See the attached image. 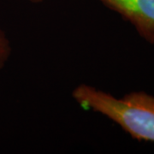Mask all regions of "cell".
Returning <instances> with one entry per match:
<instances>
[{"mask_svg":"<svg viewBox=\"0 0 154 154\" xmlns=\"http://www.w3.org/2000/svg\"><path fill=\"white\" fill-rule=\"evenodd\" d=\"M72 98L83 110L104 116L133 139L154 143V95L134 91L116 98L82 83L72 91Z\"/></svg>","mask_w":154,"mask_h":154,"instance_id":"1","label":"cell"},{"mask_svg":"<svg viewBox=\"0 0 154 154\" xmlns=\"http://www.w3.org/2000/svg\"><path fill=\"white\" fill-rule=\"evenodd\" d=\"M129 22L138 34L154 45V0H98Z\"/></svg>","mask_w":154,"mask_h":154,"instance_id":"2","label":"cell"},{"mask_svg":"<svg viewBox=\"0 0 154 154\" xmlns=\"http://www.w3.org/2000/svg\"><path fill=\"white\" fill-rule=\"evenodd\" d=\"M12 52L11 41L5 32L0 28V71L5 67Z\"/></svg>","mask_w":154,"mask_h":154,"instance_id":"3","label":"cell"},{"mask_svg":"<svg viewBox=\"0 0 154 154\" xmlns=\"http://www.w3.org/2000/svg\"><path fill=\"white\" fill-rule=\"evenodd\" d=\"M30 3H32V4H34V5H38V4H41V3H43L45 0H28Z\"/></svg>","mask_w":154,"mask_h":154,"instance_id":"4","label":"cell"}]
</instances>
